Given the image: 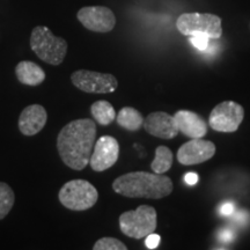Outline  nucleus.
<instances>
[{
  "mask_svg": "<svg viewBox=\"0 0 250 250\" xmlns=\"http://www.w3.org/2000/svg\"><path fill=\"white\" fill-rule=\"evenodd\" d=\"M180 132L190 138H202L208 132V125L205 121L189 110H180L174 115Z\"/></svg>",
  "mask_w": 250,
  "mask_h": 250,
  "instance_id": "4468645a",
  "label": "nucleus"
},
{
  "mask_svg": "<svg viewBox=\"0 0 250 250\" xmlns=\"http://www.w3.org/2000/svg\"><path fill=\"white\" fill-rule=\"evenodd\" d=\"M96 125L89 118L72 121L61 130L57 149L62 161L74 170H83L89 164Z\"/></svg>",
  "mask_w": 250,
  "mask_h": 250,
  "instance_id": "f257e3e1",
  "label": "nucleus"
},
{
  "mask_svg": "<svg viewBox=\"0 0 250 250\" xmlns=\"http://www.w3.org/2000/svg\"><path fill=\"white\" fill-rule=\"evenodd\" d=\"M220 239L224 240V241H230L233 239V232L230 229H224L220 234Z\"/></svg>",
  "mask_w": 250,
  "mask_h": 250,
  "instance_id": "393cba45",
  "label": "nucleus"
},
{
  "mask_svg": "<svg viewBox=\"0 0 250 250\" xmlns=\"http://www.w3.org/2000/svg\"><path fill=\"white\" fill-rule=\"evenodd\" d=\"M72 83L86 93L108 94L115 92L118 86L117 79L112 74L100 73L88 70L76 71L71 76Z\"/></svg>",
  "mask_w": 250,
  "mask_h": 250,
  "instance_id": "6e6552de",
  "label": "nucleus"
},
{
  "mask_svg": "<svg viewBox=\"0 0 250 250\" xmlns=\"http://www.w3.org/2000/svg\"><path fill=\"white\" fill-rule=\"evenodd\" d=\"M159 243H160V235H158V234L151 233V234H149V235L146 236L145 245H146V247H147L148 249L158 248Z\"/></svg>",
  "mask_w": 250,
  "mask_h": 250,
  "instance_id": "4be33fe9",
  "label": "nucleus"
},
{
  "mask_svg": "<svg viewBox=\"0 0 250 250\" xmlns=\"http://www.w3.org/2000/svg\"><path fill=\"white\" fill-rule=\"evenodd\" d=\"M30 48L40 59L56 66L64 61L67 43L62 37L55 36L49 28L37 26L31 31Z\"/></svg>",
  "mask_w": 250,
  "mask_h": 250,
  "instance_id": "7ed1b4c3",
  "label": "nucleus"
},
{
  "mask_svg": "<svg viewBox=\"0 0 250 250\" xmlns=\"http://www.w3.org/2000/svg\"><path fill=\"white\" fill-rule=\"evenodd\" d=\"M184 181H186V183L189 184V186H195V184L198 182V175L195 173H188L186 176H184Z\"/></svg>",
  "mask_w": 250,
  "mask_h": 250,
  "instance_id": "b1692460",
  "label": "nucleus"
},
{
  "mask_svg": "<svg viewBox=\"0 0 250 250\" xmlns=\"http://www.w3.org/2000/svg\"><path fill=\"white\" fill-rule=\"evenodd\" d=\"M58 198L62 205L68 210L86 211L96 204L99 192L88 181L72 180L62 187Z\"/></svg>",
  "mask_w": 250,
  "mask_h": 250,
  "instance_id": "20e7f679",
  "label": "nucleus"
},
{
  "mask_svg": "<svg viewBox=\"0 0 250 250\" xmlns=\"http://www.w3.org/2000/svg\"><path fill=\"white\" fill-rule=\"evenodd\" d=\"M176 27L181 34L192 36L205 34L210 39H220L223 34L221 19L208 13H184L177 19Z\"/></svg>",
  "mask_w": 250,
  "mask_h": 250,
  "instance_id": "423d86ee",
  "label": "nucleus"
},
{
  "mask_svg": "<svg viewBox=\"0 0 250 250\" xmlns=\"http://www.w3.org/2000/svg\"><path fill=\"white\" fill-rule=\"evenodd\" d=\"M117 124L129 131H138L144 124V117L132 107H124L116 115Z\"/></svg>",
  "mask_w": 250,
  "mask_h": 250,
  "instance_id": "dca6fc26",
  "label": "nucleus"
},
{
  "mask_svg": "<svg viewBox=\"0 0 250 250\" xmlns=\"http://www.w3.org/2000/svg\"><path fill=\"white\" fill-rule=\"evenodd\" d=\"M78 20L87 29L96 33H109L116 24V18L111 9L103 6H89L78 12Z\"/></svg>",
  "mask_w": 250,
  "mask_h": 250,
  "instance_id": "9d476101",
  "label": "nucleus"
},
{
  "mask_svg": "<svg viewBox=\"0 0 250 250\" xmlns=\"http://www.w3.org/2000/svg\"><path fill=\"white\" fill-rule=\"evenodd\" d=\"M90 112L94 120L103 126L111 124L116 118V111L114 107L108 101H102V100L93 103L90 107Z\"/></svg>",
  "mask_w": 250,
  "mask_h": 250,
  "instance_id": "f3484780",
  "label": "nucleus"
},
{
  "mask_svg": "<svg viewBox=\"0 0 250 250\" xmlns=\"http://www.w3.org/2000/svg\"><path fill=\"white\" fill-rule=\"evenodd\" d=\"M221 214L224 215H232L234 213V204L233 203H225L220 208Z\"/></svg>",
  "mask_w": 250,
  "mask_h": 250,
  "instance_id": "5701e85b",
  "label": "nucleus"
},
{
  "mask_svg": "<svg viewBox=\"0 0 250 250\" xmlns=\"http://www.w3.org/2000/svg\"><path fill=\"white\" fill-rule=\"evenodd\" d=\"M173 160V152L166 146H159L155 149V158L151 164L152 170L156 174H165L171 168Z\"/></svg>",
  "mask_w": 250,
  "mask_h": 250,
  "instance_id": "a211bd4d",
  "label": "nucleus"
},
{
  "mask_svg": "<svg viewBox=\"0 0 250 250\" xmlns=\"http://www.w3.org/2000/svg\"><path fill=\"white\" fill-rule=\"evenodd\" d=\"M15 202V196L12 188L4 182H0V220L6 218Z\"/></svg>",
  "mask_w": 250,
  "mask_h": 250,
  "instance_id": "6ab92c4d",
  "label": "nucleus"
},
{
  "mask_svg": "<svg viewBox=\"0 0 250 250\" xmlns=\"http://www.w3.org/2000/svg\"><path fill=\"white\" fill-rule=\"evenodd\" d=\"M214 154L215 145L213 143L202 138H192L181 146L177 152V160L181 165L192 166L210 160Z\"/></svg>",
  "mask_w": 250,
  "mask_h": 250,
  "instance_id": "9b49d317",
  "label": "nucleus"
},
{
  "mask_svg": "<svg viewBox=\"0 0 250 250\" xmlns=\"http://www.w3.org/2000/svg\"><path fill=\"white\" fill-rule=\"evenodd\" d=\"M245 110L239 103L225 101L219 103L211 111L208 124L218 132H235L241 125Z\"/></svg>",
  "mask_w": 250,
  "mask_h": 250,
  "instance_id": "0eeeda50",
  "label": "nucleus"
},
{
  "mask_svg": "<svg viewBox=\"0 0 250 250\" xmlns=\"http://www.w3.org/2000/svg\"><path fill=\"white\" fill-rule=\"evenodd\" d=\"M18 80L27 86H39L45 80V72L43 68L29 61L19 62L15 67Z\"/></svg>",
  "mask_w": 250,
  "mask_h": 250,
  "instance_id": "2eb2a0df",
  "label": "nucleus"
},
{
  "mask_svg": "<svg viewBox=\"0 0 250 250\" xmlns=\"http://www.w3.org/2000/svg\"><path fill=\"white\" fill-rule=\"evenodd\" d=\"M94 250H126L127 247L115 237H102L96 241Z\"/></svg>",
  "mask_w": 250,
  "mask_h": 250,
  "instance_id": "aec40b11",
  "label": "nucleus"
},
{
  "mask_svg": "<svg viewBox=\"0 0 250 250\" xmlns=\"http://www.w3.org/2000/svg\"><path fill=\"white\" fill-rule=\"evenodd\" d=\"M120 156V144L114 137L103 136L94 144L89 165L94 171H104L116 164Z\"/></svg>",
  "mask_w": 250,
  "mask_h": 250,
  "instance_id": "1a4fd4ad",
  "label": "nucleus"
},
{
  "mask_svg": "<svg viewBox=\"0 0 250 250\" xmlns=\"http://www.w3.org/2000/svg\"><path fill=\"white\" fill-rule=\"evenodd\" d=\"M48 115L44 107L40 104L28 105L19 118V129L24 136H34L44 127Z\"/></svg>",
  "mask_w": 250,
  "mask_h": 250,
  "instance_id": "ddd939ff",
  "label": "nucleus"
},
{
  "mask_svg": "<svg viewBox=\"0 0 250 250\" xmlns=\"http://www.w3.org/2000/svg\"><path fill=\"white\" fill-rule=\"evenodd\" d=\"M146 132L161 139H173L180 132L175 117L167 112L156 111L144 120Z\"/></svg>",
  "mask_w": 250,
  "mask_h": 250,
  "instance_id": "f8f14e48",
  "label": "nucleus"
},
{
  "mask_svg": "<svg viewBox=\"0 0 250 250\" xmlns=\"http://www.w3.org/2000/svg\"><path fill=\"white\" fill-rule=\"evenodd\" d=\"M114 191L129 198L160 199L169 196L174 186L170 177L162 174L133 171L117 177L112 183Z\"/></svg>",
  "mask_w": 250,
  "mask_h": 250,
  "instance_id": "f03ea898",
  "label": "nucleus"
},
{
  "mask_svg": "<svg viewBox=\"0 0 250 250\" xmlns=\"http://www.w3.org/2000/svg\"><path fill=\"white\" fill-rule=\"evenodd\" d=\"M190 42H191V44L196 49L204 51V50L208 48V44H210V37L205 35V34H196V35L191 36Z\"/></svg>",
  "mask_w": 250,
  "mask_h": 250,
  "instance_id": "412c9836",
  "label": "nucleus"
},
{
  "mask_svg": "<svg viewBox=\"0 0 250 250\" xmlns=\"http://www.w3.org/2000/svg\"><path fill=\"white\" fill-rule=\"evenodd\" d=\"M154 208L140 205L133 211H126L120 217V228L125 235L132 239H143L154 233L158 225Z\"/></svg>",
  "mask_w": 250,
  "mask_h": 250,
  "instance_id": "39448f33",
  "label": "nucleus"
}]
</instances>
